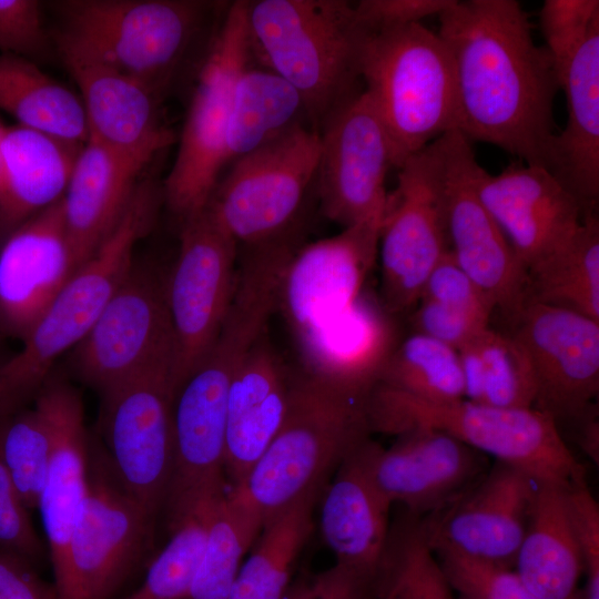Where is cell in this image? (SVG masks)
Instances as JSON below:
<instances>
[{
	"mask_svg": "<svg viewBox=\"0 0 599 599\" xmlns=\"http://www.w3.org/2000/svg\"><path fill=\"white\" fill-rule=\"evenodd\" d=\"M252 59L301 95L306 121L319 131L358 89L364 29L354 4L342 0L247 1Z\"/></svg>",
	"mask_w": 599,
	"mask_h": 599,
	"instance_id": "cell-4",
	"label": "cell"
},
{
	"mask_svg": "<svg viewBox=\"0 0 599 599\" xmlns=\"http://www.w3.org/2000/svg\"><path fill=\"white\" fill-rule=\"evenodd\" d=\"M261 332L260 323L248 313H229L207 354L174 393V467L163 508L169 525L199 502L226 491L224 450L229 392Z\"/></svg>",
	"mask_w": 599,
	"mask_h": 599,
	"instance_id": "cell-8",
	"label": "cell"
},
{
	"mask_svg": "<svg viewBox=\"0 0 599 599\" xmlns=\"http://www.w3.org/2000/svg\"><path fill=\"white\" fill-rule=\"evenodd\" d=\"M143 170L91 139L83 144L62 196L67 233L79 267L120 222Z\"/></svg>",
	"mask_w": 599,
	"mask_h": 599,
	"instance_id": "cell-29",
	"label": "cell"
},
{
	"mask_svg": "<svg viewBox=\"0 0 599 599\" xmlns=\"http://www.w3.org/2000/svg\"><path fill=\"white\" fill-rule=\"evenodd\" d=\"M53 437L51 461L38 507L54 580L65 567L70 539L88 491L91 441L80 393L53 373L35 396Z\"/></svg>",
	"mask_w": 599,
	"mask_h": 599,
	"instance_id": "cell-25",
	"label": "cell"
},
{
	"mask_svg": "<svg viewBox=\"0 0 599 599\" xmlns=\"http://www.w3.org/2000/svg\"><path fill=\"white\" fill-rule=\"evenodd\" d=\"M539 484L522 470L496 460L449 504L423 517L430 546L512 567Z\"/></svg>",
	"mask_w": 599,
	"mask_h": 599,
	"instance_id": "cell-19",
	"label": "cell"
},
{
	"mask_svg": "<svg viewBox=\"0 0 599 599\" xmlns=\"http://www.w3.org/2000/svg\"><path fill=\"white\" fill-rule=\"evenodd\" d=\"M377 385L432 403L465 399L457 351L418 333L397 343Z\"/></svg>",
	"mask_w": 599,
	"mask_h": 599,
	"instance_id": "cell-38",
	"label": "cell"
},
{
	"mask_svg": "<svg viewBox=\"0 0 599 599\" xmlns=\"http://www.w3.org/2000/svg\"><path fill=\"white\" fill-rule=\"evenodd\" d=\"M476 186L526 271L564 245L586 213L547 169L521 161L497 175L479 166Z\"/></svg>",
	"mask_w": 599,
	"mask_h": 599,
	"instance_id": "cell-21",
	"label": "cell"
},
{
	"mask_svg": "<svg viewBox=\"0 0 599 599\" xmlns=\"http://www.w3.org/2000/svg\"><path fill=\"white\" fill-rule=\"evenodd\" d=\"M315 496L297 500L263 526L227 599H284L294 564L312 531Z\"/></svg>",
	"mask_w": 599,
	"mask_h": 599,
	"instance_id": "cell-36",
	"label": "cell"
},
{
	"mask_svg": "<svg viewBox=\"0 0 599 599\" xmlns=\"http://www.w3.org/2000/svg\"><path fill=\"white\" fill-rule=\"evenodd\" d=\"M375 443L368 438L336 468L321 510L322 535L338 565L374 578L389 534L390 505L370 473Z\"/></svg>",
	"mask_w": 599,
	"mask_h": 599,
	"instance_id": "cell-28",
	"label": "cell"
},
{
	"mask_svg": "<svg viewBox=\"0 0 599 599\" xmlns=\"http://www.w3.org/2000/svg\"><path fill=\"white\" fill-rule=\"evenodd\" d=\"M101 396L100 428L111 467L125 491L156 518L174 467L171 365L148 368Z\"/></svg>",
	"mask_w": 599,
	"mask_h": 599,
	"instance_id": "cell-15",
	"label": "cell"
},
{
	"mask_svg": "<svg viewBox=\"0 0 599 599\" xmlns=\"http://www.w3.org/2000/svg\"><path fill=\"white\" fill-rule=\"evenodd\" d=\"M6 125L0 121V194L3 189V165H2V158H1V141L3 133L6 131Z\"/></svg>",
	"mask_w": 599,
	"mask_h": 599,
	"instance_id": "cell-56",
	"label": "cell"
},
{
	"mask_svg": "<svg viewBox=\"0 0 599 599\" xmlns=\"http://www.w3.org/2000/svg\"><path fill=\"white\" fill-rule=\"evenodd\" d=\"M510 323V334L525 349L534 372L535 409L558 426L573 424L597 405L599 321L527 302Z\"/></svg>",
	"mask_w": 599,
	"mask_h": 599,
	"instance_id": "cell-17",
	"label": "cell"
},
{
	"mask_svg": "<svg viewBox=\"0 0 599 599\" xmlns=\"http://www.w3.org/2000/svg\"><path fill=\"white\" fill-rule=\"evenodd\" d=\"M0 419V550L20 556L31 564L41 560L45 548L41 542L1 453Z\"/></svg>",
	"mask_w": 599,
	"mask_h": 599,
	"instance_id": "cell-46",
	"label": "cell"
},
{
	"mask_svg": "<svg viewBox=\"0 0 599 599\" xmlns=\"http://www.w3.org/2000/svg\"><path fill=\"white\" fill-rule=\"evenodd\" d=\"M247 1L221 20L201 65L173 165L162 183L163 203L180 223L202 212L227 165L225 133L234 82L252 60Z\"/></svg>",
	"mask_w": 599,
	"mask_h": 599,
	"instance_id": "cell-10",
	"label": "cell"
},
{
	"mask_svg": "<svg viewBox=\"0 0 599 599\" xmlns=\"http://www.w3.org/2000/svg\"><path fill=\"white\" fill-rule=\"evenodd\" d=\"M311 591V582L304 583L301 582L293 587L292 589H288L286 592L284 599H307Z\"/></svg>",
	"mask_w": 599,
	"mask_h": 599,
	"instance_id": "cell-55",
	"label": "cell"
},
{
	"mask_svg": "<svg viewBox=\"0 0 599 599\" xmlns=\"http://www.w3.org/2000/svg\"><path fill=\"white\" fill-rule=\"evenodd\" d=\"M358 72L388 134L395 169L441 135L458 131L449 53L437 32L422 22L365 31Z\"/></svg>",
	"mask_w": 599,
	"mask_h": 599,
	"instance_id": "cell-5",
	"label": "cell"
},
{
	"mask_svg": "<svg viewBox=\"0 0 599 599\" xmlns=\"http://www.w3.org/2000/svg\"><path fill=\"white\" fill-rule=\"evenodd\" d=\"M573 599H577V597H575Z\"/></svg>",
	"mask_w": 599,
	"mask_h": 599,
	"instance_id": "cell-58",
	"label": "cell"
},
{
	"mask_svg": "<svg viewBox=\"0 0 599 599\" xmlns=\"http://www.w3.org/2000/svg\"><path fill=\"white\" fill-rule=\"evenodd\" d=\"M487 470L486 455L429 428L398 435L388 449L375 443L370 459L373 481L385 500L418 517L449 504Z\"/></svg>",
	"mask_w": 599,
	"mask_h": 599,
	"instance_id": "cell-23",
	"label": "cell"
},
{
	"mask_svg": "<svg viewBox=\"0 0 599 599\" xmlns=\"http://www.w3.org/2000/svg\"><path fill=\"white\" fill-rule=\"evenodd\" d=\"M528 302L599 321V219L585 213L575 234L527 270Z\"/></svg>",
	"mask_w": 599,
	"mask_h": 599,
	"instance_id": "cell-35",
	"label": "cell"
},
{
	"mask_svg": "<svg viewBox=\"0 0 599 599\" xmlns=\"http://www.w3.org/2000/svg\"><path fill=\"white\" fill-rule=\"evenodd\" d=\"M561 89L566 93V126L556 133L547 170L587 211L599 199V26L595 27L568 64Z\"/></svg>",
	"mask_w": 599,
	"mask_h": 599,
	"instance_id": "cell-30",
	"label": "cell"
},
{
	"mask_svg": "<svg viewBox=\"0 0 599 599\" xmlns=\"http://www.w3.org/2000/svg\"><path fill=\"white\" fill-rule=\"evenodd\" d=\"M261 530L262 526L225 494L211 516L201 559L184 599H227L242 559Z\"/></svg>",
	"mask_w": 599,
	"mask_h": 599,
	"instance_id": "cell-39",
	"label": "cell"
},
{
	"mask_svg": "<svg viewBox=\"0 0 599 599\" xmlns=\"http://www.w3.org/2000/svg\"><path fill=\"white\" fill-rule=\"evenodd\" d=\"M539 24L561 88L572 57L599 26V1L546 0L539 12Z\"/></svg>",
	"mask_w": 599,
	"mask_h": 599,
	"instance_id": "cell-44",
	"label": "cell"
},
{
	"mask_svg": "<svg viewBox=\"0 0 599 599\" xmlns=\"http://www.w3.org/2000/svg\"><path fill=\"white\" fill-rule=\"evenodd\" d=\"M514 566L537 599H573L583 568L567 488L539 484L531 518Z\"/></svg>",
	"mask_w": 599,
	"mask_h": 599,
	"instance_id": "cell-32",
	"label": "cell"
},
{
	"mask_svg": "<svg viewBox=\"0 0 599 599\" xmlns=\"http://www.w3.org/2000/svg\"><path fill=\"white\" fill-rule=\"evenodd\" d=\"M166 275L134 261L101 314L72 349L77 375L100 394L160 364L172 367Z\"/></svg>",
	"mask_w": 599,
	"mask_h": 599,
	"instance_id": "cell-14",
	"label": "cell"
},
{
	"mask_svg": "<svg viewBox=\"0 0 599 599\" xmlns=\"http://www.w3.org/2000/svg\"><path fill=\"white\" fill-rule=\"evenodd\" d=\"M483 333L457 351L464 380L465 399L477 404L480 402L485 376L480 343Z\"/></svg>",
	"mask_w": 599,
	"mask_h": 599,
	"instance_id": "cell-53",
	"label": "cell"
},
{
	"mask_svg": "<svg viewBox=\"0 0 599 599\" xmlns=\"http://www.w3.org/2000/svg\"><path fill=\"white\" fill-rule=\"evenodd\" d=\"M567 501L587 572L583 599H599V506L587 481L568 487Z\"/></svg>",
	"mask_w": 599,
	"mask_h": 599,
	"instance_id": "cell-48",
	"label": "cell"
},
{
	"mask_svg": "<svg viewBox=\"0 0 599 599\" xmlns=\"http://www.w3.org/2000/svg\"><path fill=\"white\" fill-rule=\"evenodd\" d=\"M382 217L295 248L282 275L277 307L294 335L351 305L378 255Z\"/></svg>",
	"mask_w": 599,
	"mask_h": 599,
	"instance_id": "cell-20",
	"label": "cell"
},
{
	"mask_svg": "<svg viewBox=\"0 0 599 599\" xmlns=\"http://www.w3.org/2000/svg\"><path fill=\"white\" fill-rule=\"evenodd\" d=\"M319 133L301 122L231 163L206 207L235 240L254 247L291 237L312 190Z\"/></svg>",
	"mask_w": 599,
	"mask_h": 599,
	"instance_id": "cell-9",
	"label": "cell"
},
{
	"mask_svg": "<svg viewBox=\"0 0 599 599\" xmlns=\"http://www.w3.org/2000/svg\"><path fill=\"white\" fill-rule=\"evenodd\" d=\"M0 109L22 126L81 144L89 139L80 97L28 59L0 53Z\"/></svg>",
	"mask_w": 599,
	"mask_h": 599,
	"instance_id": "cell-34",
	"label": "cell"
},
{
	"mask_svg": "<svg viewBox=\"0 0 599 599\" xmlns=\"http://www.w3.org/2000/svg\"><path fill=\"white\" fill-rule=\"evenodd\" d=\"M370 592L376 599H455L423 517L405 511L389 528Z\"/></svg>",
	"mask_w": 599,
	"mask_h": 599,
	"instance_id": "cell-37",
	"label": "cell"
},
{
	"mask_svg": "<svg viewBox=\"0 0 599 599\" xmlns=\"http://www.w3.org/2000/svg\"><path fill=\"white\" fill-rule=\"evenodd\" d=\"M78 268L60 199L0 243L2 335L22 341Z\"/></svg>",
	"mask_w": 599,
	"mask_h": 599,
	"instance_id": "cell-22",
	"label": "cell"
},
{
	"mask_svg": "<svg viewBox=\"0 0 599 599\" xmlns=\"http://www.w3.org/2000/svg\"><path fill=\"white\" fill-rule=\"evenodd\" d=\"M307 122L300 93L283 78L251 61L237 75L225 133L226 163ZM308 124V123H307Z\"/></svg>",
	"mask_w": 599,
	"mask_h": 599,
	"instance_id": "cell-33",
	"label": "cell"
},
{
	"mask_svg": "<svg viewBox=\"0 0 599 599\" xmlns=\"http://www.w3.org/2000/svg\"><path fill=\"white\" fill-rule=\"evenodd\" d=\"M419 298L434 301L487 323L495 309L490 298L457 264L449 250L430 271Z\"/></svg>",
	"mask_w": 599,
	"mask_h": 599,
	"instance_id": "cell-45",
	"label": "cell"
},
{
	"mask_svg": "<svg viewBox=\"0 0 599 599\" xmlns=\"http://www.w3.org/2000/svg\"><path fill=\"white\" fill-rule=\"evenodd\" d=\"M210 497L170 524V539L149 566L143 582L123 599H184L204 548L207 527L219 500Z\"/></svg>",
	"mask_w": 599,
	"mask_h": 599,
	"instance_id": "cell-40",
	"label": "cell"
},
{
	"mask_svg": "<svg viewBox=\"0 0 599 599\" xmlns=\"http://www.w3.org/2000/svg\"><path fill=\"white\" fill-rule=\"evenodd\" d=\"M180 225L177 256L166 275L173 393L219 336L234 293L238 247L207 207Z\"/></svg>",
	"mask_w": 599,
	"mask_h": 599,
	"instance_id": "cell-13",
	"label": "cell"
},
{
	"mask_svg": "<svg viewBox=\"0 0 599 599\" xmlns=\"http://www.w3.org/2000/svg\"><path fill=\"white\" fill-rule=\"evenodd\" d=\"M0 599H59L54 583L42 579L27 559L0 550Z\"/></svg>",
	"mask_w": 599,
	"mask_h": 599,
	"instance_id": "cell-51",
	"label": "cell"
},
{
	"mask_svg": "<svg viewBox=\"0 0 599 599\" xmlns=\"http://www.w3.org/2000/svg\"><path fill=\"white\" fill-rule=\"evenodd\" d=\"M60 57L79 88L89 139L143 169L174 142L161 118V94L102 63Z\"/></svg>",
	"mask_w": 599,
	"mask_h": 599,
	"instance_id": "cell-24",
	"label": "cell"
},
{
	"mask_svg": "<svg viewBox=\"0 0 599 599\" xmlns=\"http://www.w3.org/2000/svg\"><path fill=\"white\" fill-rule=\"evenodd\" d=\"M445 160L449 251L511 322L528 302L527 271L477 193L480 164L461 132L445 134Z\"/></svg>",
	"mask_w": 599,
	"mask_h": 599,
	"instance_id": "cell-18",
	"label": "cell"
},
{
	"mask_svg": "<svg viewBox=\"0 0 599 599\" xmlns=\"http://www.w3.org/2000/svg\"><path fill=\"white\" fill-rule=\"evenodd\" d=\"M577 443L581 450L595 463L599 464V422L598 406L591 407L580 419L573 423Z\"/></svg>",
	"mask_w": 599,
	"mask_h": 599,
	"instance_id": "cell-54",
	"label": "cell"
},
{
	"mask_svg": "<svg viewBox=\"0 0 599 599\" xmlns=\"http://www.w3.org/2000/svg\"><path fill=\"white\" fill-rule=\"evenodd\" d=\"M485 364L479 404L499 408H534L536 384L528 356L510 333L490 327L480 338Z\"/></svg>",
	"mask_w": 599,
	"mask_h": 599,
	"instance_id": "cell-42",
	"label": "cell"
},
{
	"mask_svg": "<svg viewBox=\"0 0 599 599\" xmlns=\"http://www.w3.org/2000/svg\"><path fill=\"white\" fill-rule=\"evenodd\" d=\"M2 336H3V335H2V333H1V331H0V338H1Z\"/></svg>",
	"mask_w": 599,
	"mask_h": 599,
	"instance_id": "cell-57",
	"label": "cell"
},
{
	"mask_svg": "<svg viewBox=\"0 0 599 599\" xmlns=\"http://www.w3.org/2000/svg\"><path fill=\"white\" fill-rule=\"evenodd\" d=\"M397 170V184L387 192L378 242L380 302L393 314L416 305L427 276L449 250L445 134Z\"/></svg>",
	"mask_w": 599,
	"mask_h": 599,
	"instance_id": "cell-11",
	"label": "cell"
},
{
	"mask_svg": "<svg viewBox=\"0 0 599 599\" xmlns=\"http://www.w3.org/2000/svg\"><path fill=\"white\" fill-rule=\"evenodd\" d=\"M155 520L125 491L105 451L91 444L87 496L54 580L59 599H113L150 550Z\"/></svg>",
	"mask_w": 599,
	"mask_h": 599,
	"instance_id": "cell-12",
	"label": "cell"
},
{
	"mask_svg": "<svg viewBox=\"0 0 599 599\" xmlns=\"http://www.w3.org/2000/svg\"><path fill=\"white\" fill-rule=\"evenodd\" d=\"M453 0H362L354 4L355 17L365 31L419 23L439 14Z\"/></svg>",
	"mask_w": 599,
	"mask_h": 599,
	"instance_id": "cell-50",
	"label": "cell"
},
{
	"mask_svg": "<svg viewBox=\"0 0 599 599\" xmlns=\"http://www.w3.org/2000/svg\"><path fill=\"white\" fill-rule=\"evenodd\" d=\"M389 312L369 293L295 334L303 373L348 393L369 396L397 345Z\"/></svg>",
	"mask_w": 599,
	"mask_h": 599,
	"instance_id": "cell-26",
	"label": "cell"
},
{
	"mask_svg": "<svg viewBox=\"0 0 599 599\" xmlns=\"http://www.w3.org/2000/svg\"><path fill=\"white\" fill-rule=\"evenodd\" d=\"M415 306L412 317L415 333L456 351L489 327L487 322L427 298H419Z\"/></svg>",
	"mask_w": 599,
	"mask_h": 599,
	"instance_id": "cell-49",
	"label": "cell"
},
{
	"mask_svg": "<svg viewBox=\"0 0 599 599\" xmlns=\"http://www.w3.org/2000/svg\"><path fill=\"white\" fill-rule=\"evenodd\" d=\"M438 18L437 34L454 69L458 131L547 169L557 133L554 99L561 88L521 4L453 0Z\"/></svg>",
	"mask_w": 599,
	"mask_h": 599,
	"instance_id": "cell-1",
	"label": "cell"
},
{
	"mask_svg": "<svg viewBox=\"0 0 599 599\" xmlns=\"http://www.w3.org/2000/svg\"><path fill=\"white\" fill-rule=\"evenodd\" d=\"M368 397L305 373L292 377L277 434L227 497L263 528L297 500L316 494L326 475L368 438Z\"/></svg>",
	"mask_w": 599,
	"mask_h": 599,
	"instance_id": "cell-2",
	"label": "cell"
},
{
	"mask_svg": "<svg viewBox=\"0 0 599 599\" xmlns=\"http://www.w3.org/2000/svg\"><path fill=\"white\" fill-rule=\"evenodd\" d=\"M318 133L315 191L323 215L343 229L382 217L393 150L363 89L339 105Z\"/></svg>",
	"mask_w": 599,
	"mask_h": 599,
	"instance_id": "cell-16",
	"label": "cell"
},
{
	"mask_svg": "<svg viewBox=\"0 0 599 599\" xmlns=\"http://www.w3.org/2000/svg\"><path fill=\"white\" fill-rule=\"evenodd\" d=\"M372 580L336 564L311 582L307 599H369Z\"/></svg>",
	"mask_w": 599,
	"mask_h": 599,
	"instance_id": "cell-52",
	"label": "cell"
},
{
	"mask_svg": "<svg viewBox=\"0 0 599 599\" xmlns=\"http://www.w3.org/2000/svg\"><path fill=\"white\" fill-rule=\"evenodd\" d=\"M49 49L40 3L35 0H0V52L32 61Z\"/></svg>",
	"mask_w": 599,
	"mask_h": 599,
	"instance_id": "cell-47",
	"label": "cell"
},
{
	"mask_svg": "<svg viewBox=\"0 0 599 599\" xmlns=\"http://www.w3.org/2000/svg\"><path fill=\"white\" fill-rule=\"evenodd\" d=\"M162 205V184L140 182L112 233L32 326L20 352L0 363V419L33 403L58 358L87 335L130 270L135 246L153 227Z\"/></svg>",
	"mask_w": 599,
	"mask_h": 599,
	"instance_id": "cell-3",
	"label": "cell"
},
{
	"mask_svg": "<svg viewBox=\"0 0 599 599\" xmlns=\"http://www.w3.org/2000/svg\"><path fill=\"white\" fill-rule=\"evenodd\" d=\"M463 599V598H461Z\"/></svg>",
	"mask_w": 599,
	"mask_h": 599,
	"instance_id": "cell-59",
	"label": "cell"
},
{
	"mask_svg": "<svg viewBox=\"0 0 599 599\" xmlns=\"http://www.w3.org/2000/svg\"><path fill=\"white\" fill-rule=\"evenodd\" d=\"M430 545V544H429ZM450 585L463 599H537L515 570L430 546Z\"/></svg>",
	"mask_w": 599,
	"mask_h": 599,
	"instance_id": "cell-43",
	"label": "cell"
},
{
	"mask_svg": "<svg viewBox=\"0 0 599 599\" xmlns=\"http://www.w3.org/2000/svg\"><path fill=\"white\" fill-rule=\"evenodd\" d=\"M369 429L400 435L415 428L446 433L540 484L586 481L555 420L535 408H499L467 399L432 403L377 385L367 400Z\"/></svg>",
	"mask_w": 599,
	"mask_h": 599,
	"instance_id": "cell-6",
	"label": "cell"
},
{
	"mask_svg": "<svg viewBox=\"0 0 599 599\" xmlns=\"http://www.w3.org/2000/svg\"><path fill=\"white\" fill-rule=\"evenodd\" d=\"M209 7L194 0L63 1L54 40L60 54L102 63L162 95Z\"/></svg>",
	"mask_w": 599,
	"mask_h": 599,
	"instance_id": "cell-7",
	"label": "cell"
},
{
	"mask_svg": "<svg viewBox=\"0 0 599 599\" xmlns=\"http://www.w3.org/2000/svg\"><path fill=\"white\" fill-rule=\"evenodd\" d=\"M83 144L20 124L6 128L0 243L29 217L62 199Z\"/></svg>",
	"mask_w": 599,
	"mask_h": 599,
	"instance_id": "cell-31",
	"label": "cell"
},
{
	"mask_svg": "<svg viewBox=\"0 0 599 599\" xmlns=\"http://www.w3.org/2000/svg\"><path fill=\"white\" fill-rule=\"evenodd\" d=\"M291 378L266 332L245 356L229 392L224 475L231 488L242 483L277 434Z\"/></svg>",
	"mask_w": 599,
	"mask_h": 599,
	"instance_id": "cell-27",
	"label": "cell"
},
{
	"mask_svg": "<svg viewBox=\"0 0 599 599\" xmlns=\"http://www.w3.org/2000/svg\"><path fill=\"white\" fill-rule=\"evenodd\" d=\"M53 447L52 430L43 410L31 408L4 418L1 453L16 488L30 510L38 507Z\"/></svg>",
	"mask_w": 599,
	"mask_h": 599,
	"instance_id": "cell-41",
	"label": "cell"
}]
</instances>
